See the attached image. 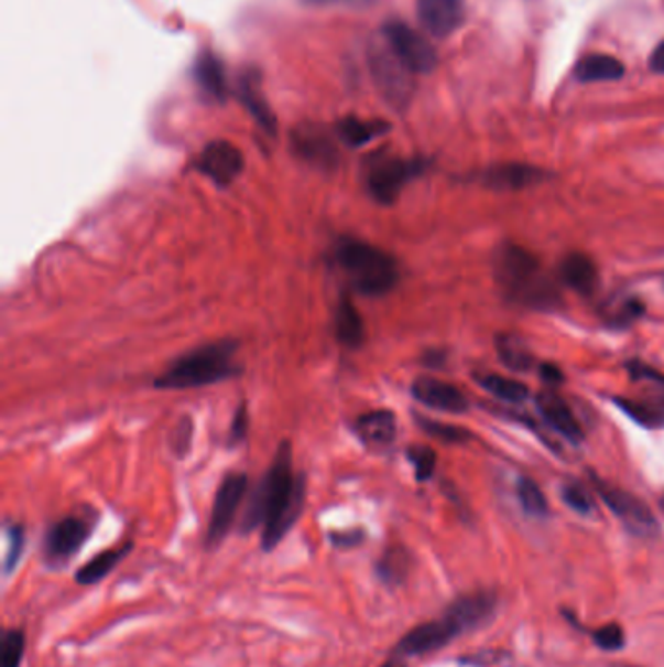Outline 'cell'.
I'll return each instance as SVG.
<instances>
[{
    "label": "cell",
    "mask_w": 664,
    "mask_h": 667,
    "mask_svg": "<svg viewBox=\"0 0 664 667\" xmlns=\"http://www.w3.org/2000/svg\"><path fill=\"white\" fill-rule=\"evenodd\" d=\"M306 484L293 465V448L279 443L268 473L255 491L242 519V532L261 527V549H275L303 514Z\"/></svg>",
    "instance_id": "6da1fadb"
},
{
    "label": "cell",
    "mask_w": 664,
    "mask_h": 667,
    "mask_svg": "<svg viewBox=\"0 0 664 667\" xmlns=\"http://www.w3.org/2000/svg\"><path fill=\"white\" fill-rule=\"evenodd\" d=\"M236 340H217L203 344L176 357L161 375L154 377L152 385L159 390H187L232 379L242 372L240 364L236 362Z\"/></svg>",
    "instance_id": "7a4b0ae2"
},
{
    "label": "cell",
    "mask_w": 664,
    "mask_h": 667,
    "mask_svg": "<svg viewBox=\"0 0 664 667\" xmlns=\"http://www.w3.org/2000/svg\"><path fill=\"white\" fill-rule=\"evenodd\" d=\"M331 256L349 286L361 295H387L400 281V266L394 256L362 238L347 235L337 238Z\"/></svg>",
    "instance_id": "3957f363"
},
{
    "label": "cell",
    "mask_w": 664,
    "mask_h": 667,
    "mask_svg": "<svg viewBox=\"0 0 664 667\" xmlns=\"http://www.w3.org/2000/svg\"><path fill=\"white\" fill-rule=\"evenodd\" d=\"M496 278L504 295L530 306L554 304L555 289L540 271L538 260L521 246L503 245L496 254Z\"/></svg>",
    "instance_id": "277c9868"
},
{
    "label": "cell",
    "mask_w": 664,
    "mask_h": 667,
    "mask_svg": "<svg viewBox=\"0 0 664 667\" xmlns=\"http://www.w3.org/2000/svg\"><path fill=\"white\" fill-rule=\"evenodd\" d=\"M423 169L425 164L421 161H410L394 154L377 157L367 164L364 186L374 202L380 205H394L405 184L420 176Z\"/></svg>",
    "instance_id": "5b68a950"
},
{
    "label": "cell",
    "mask_w": 664,
    "mask_h": 667,
    "mask_svg": "<svg viewBox=\"0 0 664 667\" xmlns=\"http://www.w3.org/2000/svg\"><path fill=\"white\" fill-rule=\"evenodd\" d=\"M370 68L388 104H392L395 110L405 108L413 94L412 78H410L413 73L395 57L387 40L370 47Z\"/></svg>",
    "instance_id": "8992f818"
},
{
    "label": "cell",
    "mask_w": 664,
    "mask_h": 667,
    "mask_svg": "<svg viewBox=\"0 0 664 667\" xmlns=\"http://www.w3.org/2000/svg\"><path fill=\"white\" fill-rule=\"evenodd\" d=\"M248 486H250V481L244 473H228L220 482L217 494H215V502H213V509H210L207 535H205V545L209 549L219 547L232 529L238 509L248 494Z\"/></svg>",
    "instance_id": "52a82bcc"
},
{
    "label": "cell",
    "mask_w": 664,
    "mask_h": 667,
    "mask_svg": "<svg viewBox=\"0 0 664 667\" xmlns=\"http://www.w3.org/2000/svg\"><path fill=\"white\" fill-rule=\"evenodd\" d=\"M92 514H73L51 525L43 539V558L51 567L67 564L92 535Z\"/></svg>",
    "instance_id": "ba28073f"
},
{
    "label": "cell",
    "mask_w": 664,
    "mask_h": 667,
    "mask_svg": "<svg viewBox=\"0 0 664 667\" xmlns=\"http://www.w3.org/2000/svg\"><path fill=\"white\" fill-rule=\"evenodd\" d=\"M382 37L387 40L390 50L394 51L395 57L412 73L425 75L437 67V51L412 25L392 20L384 24Z\"/></svg>",
    "instance_id": "9c48e42d"
},
{
    "label": "cell",
    "mask_w": 664,
    "mask_h": 667,
    "mask_svg": "<svg viewBox=\"0 0 664 667\" xmlns=\"http://www.w3.org/2000/svg\"><path fill=\"white\" fill-rule=\"evenodd\" d=\"M592 482H595V488L600 494V498L605 499L606 506L610 507V512L625 525L628 531L640 535V537H653L658 532L656 517L638 496L600 481L598 476H592Z\"/></svg>",
    "instance_id": "30bf717a"
},
{
    "label": "cell",
    "mask_w": 664,
    "mask_h": 667,
    "mask_svg": "<svg viewBox=\"0 0 664 667\" xmlns=\"http://www.w3.org/2000/svg\"><path fill=\"white\" fill-rule=\"evenodd\" d=\"M468 631L462 623V618L456 615L453 609H448L445 617L438 621H431L425 625L415 626L413 631L405 634L400 644L395 646V656H425L431 652H437L453 643L458 634Z\"/></svg>",
    "instance_id": "8fae6325"
},
{
    "label": "cell",
    "mask_w": 664,
    "mask_h": 667,
    "mask_svg": "<svg viewBox=\"0 0 664 667\" xmlns=\"http://www.w3.org/2000/svg\"><path fill=\"white\" fill-rule=\"evenodd\" d=\"M244 154L230 141L217 139L205 144L202 154L195 161V170L203 176L209 177L213 184L228 187L235 184L238 176L244 172Z\"/></svg>",
    "instance_id": "7c38bea8"
},
{
    "label": "cell",
    "mask_w": 664,
    "mask_h": 667,
    "mask_svg": "<svg viewBox=\"0 0 664 667\" xmlns=\"http://www.w3.org/2000/svg\"><path fill=\"white\" fill-rule=\"evenodd\" d=\"M291 147L298 159L320 170H334L339 164V152L328 133L318 126L296 127L291 133Z\"/></svg>",
    "instance_id": "4fadbf2b"
},
{
    "label": "cell",
    "mask_w": 664,
    "mask_h": 667,
    "mask_svg": "<svg viewBox=\"0 0 664 667\" xmlns=\"http://www.w3.org/2000/svg\"><path fill=\"white\" fill-rule=\"evenodd\" d=\"M417 18L425 32L435 37H448L464 22L462 0H415Z\"/></svg>",
    "instance_id": "5bb4252c"
},
{
    "label": "cell",
    "mask_w": 664,
    "mask_h": 667,
    "mask_svg": "<svg viewBox=\"0 0 664 667\" xmlns=\"http://www.w3.org/2000/svg\"><path fill=\"white\" fill-rule=\"evenodd\" d=\"M412 395L417 402H421L433 410L440 412H450V415H462L468 410V398L464 397L460 389L455 385L445 383V380L433 379V377H420L412 385Z\"/></svg>",
    "instance_id": "9a60e30c"
},
{
    "label": "cell",
    "mask_w": 664,
    "mask_h": 667,
    "mask_svg": "<svg viewBox=\"0 0 664 667\" xmlns=\"http://www.w3.org/2000/svg\"><path fill=\"white\" fill-rule=\"evenodd\" d=\"M353 430L362 445H367L372 451L392 448L398 438V422L392 410L364 412L355 420Z\"/></svg>",
    "instance_id": "2e32d148"
},
{
    "label": "cell",
    "mask_w": 664,
    "mask_h": 667,
    "mask_svg": "<svg viewBox=\"0 0 664 667\" xmlns=\"http://www.w3.org/2000/svg\"><path fill=\"white\" fill-rule=\"evenodd\" d=\"M536 406L552 430L557 431L559 435H564L565 440L572 441L575 445L583 441L585 435H583L577 418L573 416L572 408L567 406L564 398L557 397L554 390H542L536 398Z\"/></svg>",
    "instance_id": "e0dca14e"
},
{
    "label": "cell",
    "mask_w": 664,
    "mask_h": 667,
    "mask_svg": "<svg viewBox=\"0 0 664 667\" xmlns=\"http://www.w3.org/2000/svg\"><path fill=\"white\" fill-rule=\"evenodd\" d=\"M334 330H336L337 342L349 349H359L367 338L361 313L357 311L351 297L347 293L339 297L336 316H334Z\"/></svg>",
    "instance_id": "ac0fdd59"
},
{
    "label": "cell",
    "mask_w": 664,
    "mask_h": 667,
    "mask_svg": "<svg viewBox=\"0 0 664 667\" xmlns=\"http://www.w3.org/2000/svg\"><path fill=\"white\" fill-rule=\"evenodd\" d=\"M562 279L580 295L595 293L598 286V270L587 254H569L562 262Z\"/></svg>",
    "instance_id": "d6986e66"
},
{
    "label": "cell",
    "mask_w": 664,
    "mask_h": 667,
    "mask_svg": "<svg viewBox=\"0 0 664 667\" xmlns=\"http://www.w3.org/2000/svg\"><path fill=\"white\" fill-rule=\"evenodd\" d=\"M131 549H133V542H123L121 547H116V549L101 550L100 555L90 558L85 567L76 570V582L80 585H92V583L101 582L106 575H110V572L119 567L121 560H126Z\"/></svg>",
    "instance_id": "ffe728a7"
},
{
    "label": "cell",
    "mask_w": 664,
    "mask_h": 667,
    "mask_svg": "<svg viewBox=\"0 0 664 667\" xmlns=\"http://www.w3.org/2000/svg\"><path fill=\"white\" fill-rule=\"evenodd\" d=\"M622 61L606 53H590L577 63L575 75L583 83H606L623 76Z\"/></svg>",
    "instance_id": "44dd1931"
},
{
    "label": "cell",
    "mask_w": 664,
    "mask_h": 667,
    "mask_svg": "<svg viewBox=\"0 0 664 667\" xmlns=\"http://www.w3.org/2000/svg\"><path fill=\"white\" fill-rule=\"evenodd\" d=\"M387 121L382 119H361V118H345L337 123V136L349 147H364L370 141H374L377 137L388 133Z\"/></svg>",
    "instance_id": "7402d4cb"
},
{
    "label": "cell",
    "mask_w": 664,
    "mask_h": 667,
    "mask_svg": "<svg viewBox=\"0 0 664 667\" xmlns=\"http://www.w3.org/2000/svg\"><path fill=\"white\" fill-rule=\"evenodd\" d=\"M240 96H242V101H244L248 111L252 114L253 119L265 129V133L275 136V129H277L275 116H273V111L270 110L268 101L261 94V83L258 75H250V73L244 75L242 85H240Z\"/></svg>",
    "instance_id": "603a6c76"
},
{
    "label": "cell",
    "mask_w": 664,
    "mask_h": 667,
    "mask_svg": "<svg viewBox=\"0 0 664 667\" xmlns=\"http://www.w3.org/2000/svg\"><path fill=\"white\" fill-rule=\"evenodd\" d=\"M540 180V170L524 164H503L489 170L486 174L488 186L496 190H521Z\"/></svg>",
    "instance_id": "cb8c5ba5"
},
{
    "label": "cell",
    "mask_w": 664,
    "mask_h": 667,
    "mask_svg": "<svg viewBox=\"0 0 664 667\" xmlns=\"http://www.w3.org/2000/svg\"><path fill=\"white\" fill-rule=\"evenodd\" d=\"M497 354L509 369L513 372L526 373L534 365V355L530 352L524 340L514 336V334H501L496 340Z\"/></svg>",
    "instance_id": "d4e9b609"
},
{
    "label": "cell",
    "mask_w": 664,
    "mask_h": 667,
    "mask_svg": "<svg viewBox=\"0 0 664 667\" xmlns=\"http://www.w3.org/2000/svg\"><path fill=\"white\" fill-rule=\"evenodd\" d=\"M410 567H412V558L407 555V550L402 547H392L380 557L377 575L387 585H400L407 578Z\"/></svg>",
    "instance_id": "484cf974"
},
{
    "label": "cell",
    "mask_w": 664,
    "mask_h": 667,
    "mask_svg": "<svg viewBox=\"0 0 664 667\" xmlns=\"http://www.w3.org/2000/svg\"><path fill=\"white\" fill-rule=\"evenodd\" d=\"M618 406L625 415L631 416L635 422L647 428L664 426V398L663 400H633V398H618Z\"/></svg>",
    "instance_id": "4316f807"
},
{
    "label": "cell",
    "mask_w": 664,
    "mask_h": 667,
    "mask_svg": "<svg viewBox=\"0 0 664 667\" xmlns=\"http://www.w3.org/2000/svg\"><path fill=\"white\" fill-rule=\"evenodd\" d=\"M195 76H197L199 85H202L210 96H215L217 100H222V98H225V94H227L225 71H222V65H220V61L217 60L215 55L205 53L202 60L197 61Z\"/></svg>",
    "instance_id": "83f0119b"
},
{
    "label": "cell",
    "mask_w": 664,
    "mask_h": 667,
    "mask_svg": "<svg viewBox=\"0 0 664 667\" xmlns=\"http://www.w3.org/2000/svg\"><path fill=\"white\" fill-rule=\"evenodd\" d=\"M478 380H480L481 387L491 392L493 397L513 402V405H519L529 397V387L519 380L507 379L501 375H486V377H478Z\"/></svg>",
    "instance_id": "f1b7e54d"
},
{
    "label": "cell",
    "mask_w": 664,
    "mask_h": 667,
    "mask_svg": "<svg viewBox=\"0 0 664 667\" xmlns=\"http://www.w3.org/2000/svg\"><path fill=\"white\" fill-rule=\"evenodd\" d=\"M516 496L521 502L522 509L532 517L547 516V499L544 492L540 491L538 484L530 478H519L516 484Z\"/></svg>",
    "instance_id": "f546056e"
},
{
    "label": "cell",
    "mask_w": 664,
    "mask_h": 667,
    "mask_svg": "<svg viewBox=\"0 0 664 667\" xmlns=\"http://www.w3.org/2000/svg\"><path fill=\"white\" fill-rule=\"evenodd\" d=\"M25 636L20 628H10L4 633L0 646V667H20L24 658Z\"/></svg>",
    "instance_id": "4dcf8cb0"
},
{
    "label": "cell",
    "mask_w": 664,
    "mask_h": 667,
    "mask_svg": "<svg viewBox=\"0 0 664 667\" xmlns=\"http://www.w3.org/2000/svg\"><path fill=\"white\" fill-rule=\"evenodd\" d=\"M564 502L580 516H590L595 512V499L579 482H567L562 491Z\"/></svg>",
    "instance_id": "1f68e13d"
},
{
    "label": "cell",
    "mask_w": 664,
    "mask_h": 667,
    "mask_svg": "<svg viewBox=\"0 0 664 667\" xmlns=\"http://www.w3.org/2000/svg\"><path fill=\"white\" fill-rule=\"evenodd\" d=\"M407 459L412 463L417 481H429L433 473H435V466H437L435 451L425 448V445H415V448L407 449Z\"/></svg>",
    "instance_id": "d6a6232c"
},
{
    "label": "cell",
    "mask_w": 664,
    "mask_h": 667,
    "mask_svg": "<svg viewBox=\"0 0 664 667\" xmlns=\"http://www.w3.org/2000/svg\"><path fill=\"white\" fill-rule=\"evenodd\" d=\"M24 550V527L7 525V555H4V574L9 575L17 568L18 560Z\"/></svg>",
    "instance_id": "836d02e7"
},
{
    "label": "cell",
    "mask_w": 664,
    "mask_h": 667,
    "mask_svg": "<svg viewBox=\"0 0 664 667\" xmlns=\"http://www.w3.org/2000/svg\"><path fill=\"white\" fill-rule=\"evenodd\" d=\"M417 423L425 433H429L431 438L446 441V443H458V441L470 438L468 431L460 430L456 426H448V423L435 422V420H427V418H417Z\"/></svg>",
    "instance_id": "e575fe53"
},
{
    "label": "cell",
    "mask_w": 664,
    "mask_h": 667,
    "mask_svg": "<svg viewBox=\"0 0 664 667\" xmlns=\"http://www.w3.org/2000/svg\"><path fill=\"white\" fill-rule=\"evenodd\" d=\"M248 431H250V412H248V405L240 402L228 430V445H240L248 438Z\"/></svg>",
    "instance_id": "d590c367"
},
{
    "label": "cell",
    "mask_w": 664,
    "mask_h": 667,
    "mask_svg": "<svg viewBox=\"0 0 664 667\" xmlns=\"http://www.w3.org/2000/svg\"><path fill=\"white\" fill-rule=\"evenodd\" d=\"M595 643L605 650H618L623 646V631L620 625H606L595 633Z\"/></svg>",
    "instance_id": "8d00e7d4"
},
{
    "label": "cell",
    "mask_w": 664,
    "mask_h": 667,
    "mask_svg": "<svg viewBox=\"0 0 664 667\" xmlns=\"http://www.w3.org/2000/svg\"><path fill=\"white\" fill-rule=\"evenodd\" d=\"M192 435H194V422H192V418L185 416L176 431H174V435H172V448H174L177 455H185L189 451Z\"/></svg>",
    "instance_id": "74e56055"
},
{
    "label": "cell",
    "mask_w": 664,
    "mask_h": 667,
    "mask_svg": "<svg viewBox=\"0 0 664 667\" xmlns=\"http://www.w3.org/2000/svg\"><path fill=\"white\" fill-rule=\"evenodd\" d=\"M329 541L336 549H355L364 541L362 529H347V531L329 532Z\"/></svg>",
    "instance_id": "f35d334b"
},
{
    "label": "cell",
    "mask_w": 664,
    "mask_h": 667,
    "mask_svg": "<svg viewBox=\"0 0 664 667\" xmlns=\"http://www.w3.org/2000/svg\"><path fill=\"white\" fill-rule=\"evenodd\" d=\"M306 7H353V9H364L372 7L379 0H301Z\"/></svg>",
    "instance_id": "ab89813d"
},
{
    "label": "cell",
    "mask_w": 664,
    "mask_h": 667,
    "mask_svg": "<svg viewBox=\"0 0 664 667\" xmlns=\"http://www.w3.org/2000/svg\"><path fill=\"white\" fill-rule=\"evenodd\" d=\"M630 372H633L635 377H647V379L655 380L658 385H664L663 373L655 372V369H651L647 365L630 364Z\"/></svg>",
    "instance_id": "60d3db41"
},
{
    "label": "cell",
    "mask_w": 664,
    "mask_h": 667,
    "mask_svg": "<svg viewBox=\"0 0 664 667\" xmlns=\"http://www.w3.org/2000/svg\"><path fill=\"white\" fill-rule=\"evenodd\" d=\"M651 68L664 75V40L656 45L653 55H651Z\"/></svg>",
    "instance_id": "b9f144b4"
},
{
    "label": "cell",
    "mask_w": 664,
    "mask_h": 667,
    "mask_svg": "<svg viewBox=\"0 0 664 667\" xmlns=\"http://www.w3.org/2000/svg\"><path fill=\"white\" fill-rule=\"evenodd\" d=\"M542 373H544V377H547V379H562V375H559V372L555 369L554 365H544V369H542Z\"/></svg>",
    "instance_id": "7bdbcfd3"
},
{
    "label": "cell",
    "mask_w": 664,
    "mask_h": 667,
    "mask_svg": "<svg viewBox=\"0 0 664 667\" xmlns=\"http://www.w3.org/2000/svg\"><path fill=\"white\" fill-rule=\"evenodd\" d=\"M380 667H404V666H402V664H400V661H395V659H390V661H387V664H384V666H380Z\"/></svg>",
    "instance_id": "ee69618b"
},
{
    "label": "cell",
    "mask_w": 664,
    "mask_h": 667,
    "mask_svg": "<svg viewBox=\"0 0 664 667\" xmlns=\"http://www.w3.org/2000/svg\"><path fill=\"white\" fill-rule=\"evenodd\" d=\"M663 507H664V498H663Z\"/></svg>",
    "instance_id": "f6af8a7d"
}]
</instances>
